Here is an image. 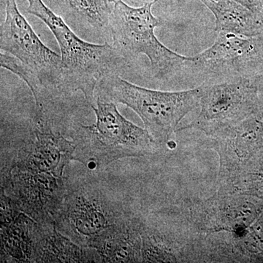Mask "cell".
<instances>
[{"mask_svg": "<svg viewBox=\"0 0 263 263\" xmlns=\"http://www.w3.org/2000/svg\"><path fill=\"white\" fill-rule=\"evenodd\" d=\"M27 1V13L47 26L60 46L63 86L72 91H81L92 106L96 102L95 91L102 81L118 73L127 62L108 43L96 45L83 41L43 0Z\"/></svg>", "mask_w": 263, "mask_h": 263, "instance_id": "obj_1", "label": "cell"}, {"mask_svg": "<svg viewBox=\"0 0 263 263\" xmlns=\"http://www.w3.org/2000/svg\"><path fill=\"white\" fill-rule=\"evenodd\" d=\"M91 108L96 123L80 126L74 135V160L90 168L103 167L121 159L149 155L157 149L150 133L123 117L114 102L99 96Z\"/></svg>", "mask_w": 263, "mask_h": 263, "instance_id": "obj_2", "label": "cell"}, {"mask_svg": "<svg viewBox=\"0 0 263 263\" xmlns=\"http://www.w3.org/2000/svg\"><path fill=\"white\" fill-rule=\"evenodd\" d=\"M98 89L103 93L102 98L136 112L157 144L169 141L183 118L200 107L201 98L200 86L186 91H157L131 84L118 73L105 78Z\"/></svg>", "mask_w": 263, "mask_h": 263, "instance_id": "obj_3", "label": "cell"}, {"mask_svg": "<svg viewBox=\"0 0 263 263\" xmlns=\"http://www.w3.org/2000/svg\"><path fill=\"white\" fill-rule=\"evenodd\" d=\"M158 1L152 0L138 8L122 0L116 2L109 28L114 47L127 63L141 53L146 55L155 76L164 78L180 72L187 57L171 51L156 37L155 29L162 22L152 13V7Z\"/></svg>", "mask_w": 263, "mask_h": 263, "instance_id": "obj_4", "label": "cell"}, {"mask_svg": "<svg viewBox=\"0 0 263 263\" xmlns=\"http://www.w3.org/2000/svg\"><path fill=\"white\" fill-rule=\"evenodd\" d=\"M0 48L27 67L49 94L63 86L62 57L48 48L20 13L16 0H5Z\"/></svg>", "mask_w": 263, "mask_h": 263, "instance_id": "obj_5", "label": "cell"}, {"mask_svg": "<svg viewBox=\"0 0 263 263\" xmlns=\"http://www.w3.org/2000/svg\"><path fill=\"white\" fill-rule=\"evenodd\" d=\"M205 51L187 57L181 72L202 85L249 81L256 42L252 37L221 33Z\"/></svg>", "mask_w": 263, "mask_h": 263, "instance_id": "obj_6", "label": "cell"}, {"mask_svg": "<svg viewBox=\"0 0 263 263\" xmlns=\"http://www.w3.org/2000/svg\"><path fill=\"white\" fill-rule=\"evenodd\" d=\"M200 111L187 127L220 136L248 118L253 106L254 88L249 81L202 85Z\"/></svg>", "mask_w": 263, "mask_h": 263, "instance_id": "obj_7", "label": "cell"}, {"mask_svg": "<svg viewBox=\"0 0 263 263\" xmlns=\"http://www.w3.org/2000/svg\"><path fill=\"white\" fill-rule=\"evenodd\" d=\"M115 212L100 196L84 190L67 195L55 216V228L76 243L89 248L105 232L120 224Z\"/></svg>", "mask_w": 263, "mask_h": 263, "instance_id": "obj_8", "label": "cell"}, {"mask_svg": "<svg viewBox=\"0 0 263 263\" xmlns=\"http://www.w3.org/2000/svg\"><path fill=\"white\" fill-rule=\"evenodd\" d=\"M6 185L22 212L43 226L53 224L66 195L62 178L41 174L13 166Z\"/></svg>", "mask_w": 263, "mask_h": 263, "instance_id": "obj_9", "label": "cell"}, {"mask_svg": "<svg viewBox=\"0 0 263 263\" xmlns=\"http://www.w3.org/2000/svg\"><path fill=\"white\" fill-rule=\"evenodd\" d=\"M34 138L19 151L14 164L18 168L62 178L64 169L74 160L76 146L60 133L52 131L44 113H35Z\"/></svg>", "mask_w": 263, "mask_h": 263, "instance_id": "obj_10", "label": "cell"}, {"mask_svg": "<svg viewBox=\"0 0 263 263\" xmlns=\"http://www.w3.org/2000/svg\"><path fill=\"white\" fill-rule=\"evenodd\" d=\"M215 17L218 34L229 33L245 37H254L260 24L248 8L234 0H200Z\"/></svg>", "mask_w": 263, "mask_h": 263, "instance_id": "obj_11", "label": "cell"}, {"mask_svg": "<svg viewBox=\"0 0 263 263\" xmlns=\"http://www.w3.org/2000/svg\"><path fill=\"white\" fill-rule=\"evenodd\" d=\"M74 13L95 28L109 27L112 10L108 0H65Z\"/></svg>", "mask_w": 263, "mask_h": 263, "instance_id": "obj_12", "label": "cell"}, {"mask_svg": "<svg viewBox=\"0 0 263 263\" xmlns=\"http://www.w3.org/2000/svg\"><path fill=\"white\" fill-rule=\"evenodd\" d=\"M248 8L253 13H258L263 17V0H234Z\"/></svg>", "mask_w": 263, "mask_h": 263, "instance_id": "obj_13", "label": "cell"}, {"mask_svg": "<svg viewBox=\"0 0 263 263\" xmlns=\"http://www.w3.org/2000/svg\"><path fill=\"white\" fill-rule=\"evenodd\" d=\"M140 2H144V3H148V2H150V0H138ZM152 1V0H151Z\"/></svg>", "mask_w": 263, "mask_h": 263, "instance_id": "obj_14", "label": "cell"}, {"mask_svg": "<svg viewBox=\"0 0 263 263\" xmlns=\"http://www.w3.org/2000/svg\"><path fill=\"white\" fill-rule=\"evenodd\" d=\"M117 1H119V0H108L109 3H116Z\"/></svg>", "mask_w": 263, "mask_h": 263, "instance_id": "obj_15", "label": "cell"}]
</instances>
